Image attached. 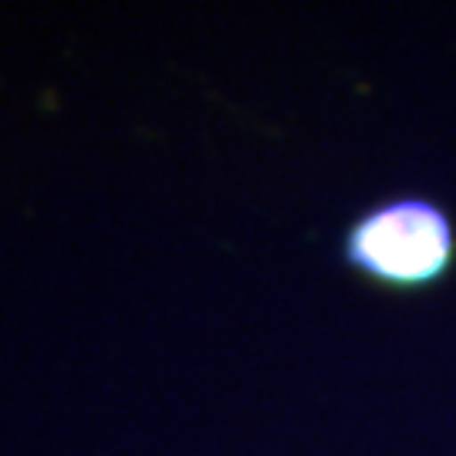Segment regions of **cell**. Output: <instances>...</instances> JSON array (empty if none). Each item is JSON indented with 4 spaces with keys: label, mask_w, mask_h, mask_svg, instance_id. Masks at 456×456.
Listing matches in <instances>:
<instances>
[{
    "label": "cell",
    "mask_w": 456,
    "mask_h": 456,
    "mask_svg": "<svg viewBox=\"0 0 456 456\" xmlns=\"http://www.w3.org/2000/svg\"><path fill=\"white\" fill-rule=\"evenodd\" d=\"M342 264L389 294H423L456 271V220L429 193H392L359 210L338 240Z\"/></svg>",
    "instance_id": "cell-1"
}]
</instances>
